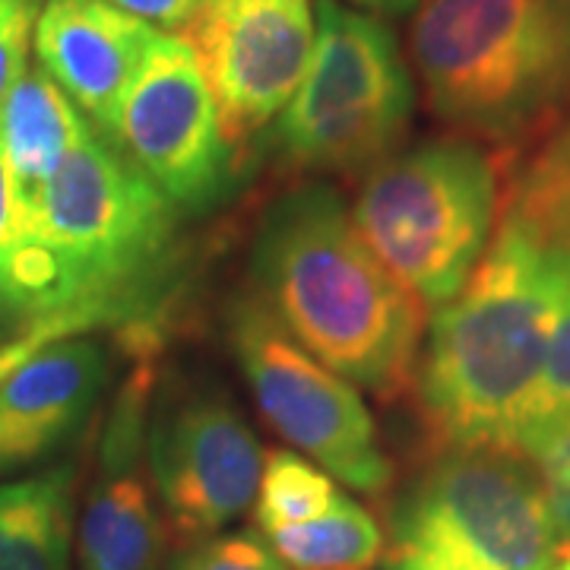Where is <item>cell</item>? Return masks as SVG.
Masks as SVG:
<instances>
[{
	"instance_id": "cell-5",
	"label": "cell",
	"mask_w": 570,
	"mask_h": 570,
	"mask_svg": "<svg viewBox=\"0 0 570 570\" xmlns=\"http://www.w3.org/2000/svg\"><path fill=\"white\" fill-rule=\"evenodd\" d=\"M501 159L469 137H434L371 168L352 223L381 264L425 305H450L498 219Z\"/></svg>"
},
{
	"instance_id": "cell-6",
	"label": "cell",
	"mask_w": 570,
	"mask_h": 570,
	"mask_svg": "<svg viewBox=\"0 0 570 570\" xmlns=\"http://www.w3.org/2000/svg\"><path fill=\"white\" fill-rule=\"evenodd\" d=\"M568 549L513 450H438L390 510L387 570H551Z\"/></svg>"
},
{
	"instance_id": "cell-25",
	"label": "cell",
	"mask_w": 570,
	"mask_h": 570,
	"mask_svg": "<svg viewBox=\"0 0 570 570\" xmlns=\"http://www.w3.org/2000/svg\"><path fill=\"white\" fill-rule=\"evenodd\" d=\"M115 7H121L124 13L149 22V26H163V29H187L194 17L200 13L206 0H111Z\"/></svg>"
},
{
	"instance_id": "cell-1",
	"label": "cell",
	"mask_w": 570,
	"mask_h": 570,
	"mask_svg": "<svg viewBox=\"0 0 570 570\" xmlns=\"http://www.w3.org/2000/svg\"><path fill=\"white\" fill-rule=\"evenodd\" d=\"M254 298L317 362L381 400L419 374L428 311L367 247L330 184L269 206L254 242Z\"/></svg>"
},
{
	"instance_id": "cell-18",
	"label": "cell",
	"mask_w": 570,
	"mask_h": 570,
	"mask_svg": "<svg viewBox=\"0 0 570 570\" xmlns=\"http://www.w3.org/2000/svg\"><path fill=\"white\" fill-rule=\"evenodd\" d=\"M340 498V489L317 463H311L302 453L292 450H273L266 456L264 475L254 498V520L257 530L273 532L283 527H295L321 517L333 501Z\"/></svg>"
},
{
	"instance_id": "cell-7",
	"label": "cell",
	"mask_w": 570,
	"mask_h": 570,
	"mask_svg": "<svg viewBox=\"0 0 570 570\" xmlns=\"http://www.w3.org/2000/svg\"><path fill=\"white\" fill-rule=\"evenodd\" d=\"M415 82L387 22L340 0H317L305 80L273 127L285 163L307 171L367 175L400 153Z\"/></svg>"
},
{
	"instance_id": "cell-12",
	"label": "cell",
	"mask_w": 570,
	"mask_h": 570,
	"mask_svg": "<svg viewBox=\"0 0 570 570\" xmlns=\"http://www.w3.org/2000/svg\"><path fill=\"white\" fill-rule=\"evenodd\" d=\"M156 371L142 355L124 377L99 441V466L77 527L80 570H159L165 517L146 466V425Z\"/></svg>"
},
{
	"instance_id": "cell-23",
	"label": "cell",
	"mask_w": 570,
	"mask_h": 570,
	"mask_svg": "<svg viewBox=\"0 0 570 570\" xmlns=\"http://www.w3.org/2000/svg\"><path fill=\"white\" fill-rule=\"evenodd\" d=\"M530 463L539 472L554 527L570 542V422L532 450Z\"/></svg>"
},
{
	"instance_id": "cell-14",
	"label": "cell",
	"mask_w": 570,
	"mask_h": 570,
	"mask_svg": "<svg viewBox=\"0 0 570 570\" xmlns=\"http://www.w3.org/2000/svg\"><path fill=\"white\" fill-rule=\"evenodd\" d=\"M111 381L99 340L70 336L41 348L0 384V479L63 450L96 412Z\"/></svg>"
},
{
	"instance_id": "cell-19",
	"label": "cell",
	"mask_w": 570,
	"mask_h": 570,
	"mask_svg": "<svg viewBox=\"0 0 570 570\" xmlns=\"http://www.w3.org/2000/svg\"><path fill=\"white\" fill-rule=\"evenodd\" d=\"M570 422V298L564 311H561V321L554 326V336H551L549 358L542 367V377H539V387L532 393L527 415H523V425L517 434V453L530 460V453L542 441H549L551 434L561 425Z\"/></svg>"
},
{
	"instance_id": "cell-24",
	"label": "cell",
	"mask_w": 570,
	"mask_h": 570,
	"mask_svg": "<svg viewBox=\"0 0 570 570\" xmlns=\"http://www.w3.org/2000/svg\"><path fill=\"white\" fill-rule=\"evenodd\" d=\"M89 333V326L77 321V317H51V321H39L36 326H29L20 336H10L0 343V384L20 371L29 358H36L41 348L55 346L61 340H70V336H82Z\"/></svg>"
},
{
	"instance_id": "cell-16",
	"label": "cell",
	"mask_w": 570,
	"mask_h": 570,
	"mask_svg": "<svg viewBox=\"0 0 570 570\" xmlns=\"http://www.w3.org/2000/svg\"><path fill=\"white\" fill-rule=\"evenodd\" d=\"M77 466L0 482V570H70Z\"/></svg>"
},
{
	"instance_id": "cell-13",
	"label": "cell",
	"mask_w": 570,
	"mask_h": 570,
	"mask_svg": "<svg viewBox=\"0 0 570 570\" xmlns=\"http://www.w3.org/2000/svg\"><path fill=\"white\" fill-rule=\"evenodd\" d=\"M156 36L149 22L111 0H48L36 22V55L89 127L108 140L124 92Z\"/></svg>"
},
{
	"instance_id": "cell-15",
	"label": "cell",
	"mask_w": 570,
	"mask_h": 570,
	"mask_svg": "<svg viewBox=\"0 0 570 570\" xmlns=\"http://www.w3.org/2000/svg\"><path fill=\"white\" fill-rule=\"evenodd\" d=\"M86 130L89 121L61 86L41 67L26 70L0 111V153L17 187V204L39 197Z\"/></svg>"
},
{
	"instance_id": "cell-10",
	"label": "cell",
	"mask_w": 570,
	"mask_h": 570,
	"mask_svg": "<svg viewBox=\"0 0 570 570\" xmlns=\"http://www.w3.org/2000/svg\"><path fill=\"white\" fill-rule=\"evenodd\" d=\"M264 463L257 434L223 390H181L149 409V482L184 546L223 532L254 508Z\"/></svg>"
},
{
	"instance_id": "cell-21",
	"label": "cell",
	"mask_w": 570,
	"mask_h": 570,
	"mask_svg": "<svg viewBox=\"0 0 570 570\" xmlns=\"http://www.w3.org/2000/svg\"><path fill=\"white\" fill-rule=\"evenodd\" d=\"M39 0H0V111L29 70Z\"/></svg>"
},
{
	"instance_id": "cell-17",
	"label": "cell",
	"mask_w": 570,
	"mask_h": 570,
	"mask_svg": "<svg viewBox=\"0 0 570 570\" xmlns=\"http://www.w3.org/2000/svg\"><path fill=\"white\" fill-rule=\"evenodd\" d=\"M264 539L288 570H371L387 549L381 523L343 491L321 517Z\"/></svg>"
},
{
	"instance_id": "cell-9",
	"label": "cell",
	"mask_w": 570,
	"mask_h": 570,
	"mask_svg": "<svg viewBox=\"0 0 570 570\" xmlns=\"http://www.w3.org/2000/svg\"><path fill=\"white\" fill-rule=\"evenodd\" d=\"M108 142L178 213H206L235 178L200 61L184 36H156L124 92Z\"/></svg>"
},
{
	"instance_id": "cell-22",
	"label": "cell",
	"mask_w": 570,
	"mask_h": 570,
	"mask_svg": "<svg viewBox=\"0 0 570 570\" xmlns=\"http://www.w3.org/2000/svg\"><path fill=\"white\" fill-rule=\"evenodd\" d=\"M20 250V204L10 168L0 153V343L20 336L17 302H13V264Z\"/></svg>"
},
{
	"instance_id": "cell-3",
	"label": "cell",
	"mask_w": 570,
	"mask_h": 570,
	"mask_svg": "<svg viewBox=\"0 0 570 570\" xmlns=\"http://www.w3.org/2000/svg\"><path fill=\"white\" fill-rule=\"evenodd\" d=\"M568 298V269L494 225L463 292L434 311L425 333L415 390L434 453H517V434Z\"/></svg>"
},
{
	"instance_id": "cell-8",
	"label": "cell",
	"mask_w": 570,
	"mask_h": 570,
	"mask_svg": "<svg viewBox=\"0 0 570 570\" xmlns=\"http://www.w3.org/2000/svg\"><path fill=\"white\" fill-rule=\"evenodd\" d=\"M228 333L266 422L330 479L381 498L393 466L358 387L298 346L254 295L232 307Z\"/></svg>"
},
{
	"instance_id": "cell-4",
	"label": "cell",
	"mask_w": 570,
	"mask_h": 570,
	"mask_svg": "<svg viewBox=\"0 0 570 570\" xmlns=\"http://www.w3.org/2000/svg\"><path fill=\"white\" fill-rule=\"evenodd\" d=\"M409 58L431 115L510 163L570 115V0H422Z\"/></svg>"
},
{
	"instance_id": "cell-26",
	"label": "cell",
	"mask_w": 570,
	"mask_h": 570,
	"mask_svg": "<svg viewBox=\"0 0 570 570\" xmlns=\"http://www.w3.org/2000/svg\"><path fill=\"white\" fill-rule=\"evenodd\" d=\"M348 3L371 17H403L422 7V0H348Z\"/></svg>"
},
{
	"instance_id": "cell-11",
	"label": "cell",
	"mask_w": 570,
	"mask_h": 570,
	"mask_svg": "<svg viewBox=\"0 0 570 570\" xmlns=\"http://www.w3.org/2000/svg\"><path fill=\"white\" fill-rule=\"evenodd\" d=\"M184 39L235 149L276 121L305 80L314 51L311 0H206Z\"/></svg>"
},
{
	"instance_id": "cell-27",
	"label": "cell",
	"mask_w": 570,
	"mask_h": 570,
	"mask_svg": "<svg viewBox=\"0 0 570 570\" xmlns=\"http://www.w3.org/2000/svg\"><path fill=\"white\" fill-rule=\"evenodd\" d=\"M551 570H570V549L564 551V558H561V561H558Z\"/></svg>"
},
{
	"instance_id": "cell-2",
	"label": "cell",
	"mask_w": 570,
	"mask_h": 570,
	"mask_svg": "<svg viewBox=\"0 0 570 570\" xmlns=\"http://www.w3.org/2000/svg\"><path fill=\"white\" fill-rule=\"evenodd\" d=\"M178 216L89 127L39 197L20 206V333L51 317H77L89 330L130 324L171 266Z\"/></svg>"
},
{
	"instance_id": "cell-20",
	"label": "cell",
	"mask_w": 570,
	"mask_h": 570,
	"mask_svg": "<svg viewBox=\"0 0 570 570\" xmlns=\"http://www.w3.org/2000/svg\"><path fill=\"white\" fill-rule=\"evenodd\" d=\"M168 570H288L264 532H216L187 542Z\"/></svg>"
}]
</instances>
